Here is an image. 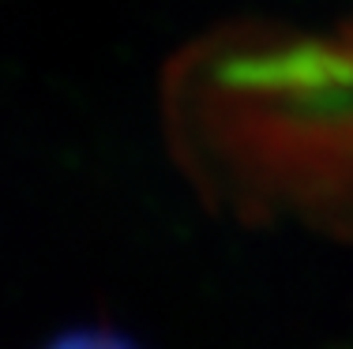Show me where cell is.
<instances>
[{"mask_svg": "<svg viewBox=\"0 0 353 349\" xmlns=\"http://www.w3.org/2000/svg\"><path fill=\"white\" fill-rule=\"evenodd\" d=\"M53 349H132V346L117 342V338H109V335H75V338H64V342L53 346Z\"/></svg>", "mask_w": 353, "mask_h": 349, "instance_id": "6da1fadb", "label": "cell"}]
</instances>
